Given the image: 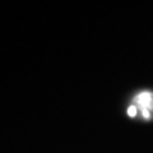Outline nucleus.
Returning a JSON list of instances; mask_svg holds the SVG:
<instances>
[{"label":"nucleus","instance_id":"nucleus-2","mask_svg":"<svg viewBox=\"0 0 153 153\" xmlns=\"http://www.w3.org/2000/svg\"><path fill=\"white\" fill-rule=\"evenodd\" d=\"M128 115L129 116H131V117H134L137 115V107L135 106H130L128 108Z\"/></svg>","mask_w":153,"mask_h":153},{"label":"nucleus","instance_id":"nucleus-1","mask_svg":"<svg viewBox=\"0 0 153 153\" xmlns=\"http://www.w3.org/2000/svg\"><path fill=\"white\" fill-rule=\"evenodd\" d=\"M135 102L140 106L142 112H147L153 108V94L149 92H142L135 97Z\"/></svg>","mask_w":153,"mask_h":153}]
</instances>
